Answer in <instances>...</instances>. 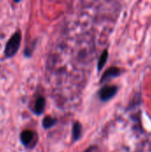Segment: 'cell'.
<instances>
[{"instance_id": "obj_1", "label": "cell", "mask_w": 151, "mask_h": 152, "mask_svg": "<svg viewBox=\"0 0 151 152\" xmlns=\"http://www.w3.org/2000/svg\"><path fill=\"white\" fill-rule=\"evenodd\" d=\"M21 37L19 32H16L12 35V37L8 40L4 48V54L6 57L11 58L17 52L20 45Z\"/></svg>"}, {"instance_id": "obj_2", "label": "cell", "mask_w": 151, "mask_h": 152, "mask_svg": "<svg viewBox=\"0 0 151 152\" xmlns=\"http://www.w3.org/2000/svg\"><path fill=\"white\" fill-rule=\"evenodd\" d=\"M117 87L116 86H107L101 88L99 95L101 101L106 102L110 100L117 94Z\"/></svg>"}, {"instance_id": "obj_3", "label": "cell", "mask_w": 151, "mask_h": 152, "mask_svg": "<svg viewBox=\"0 0 151 152\" xmlns=\"http://www.w3.org/2000/svg\"><path fill=\"white\" fill-rule=\"evenodd\" d=\"M120 73H121V70L118 68H117V67H111V68L108 69L105 71V73L101 77V82H104V81H106L108 79H110V78L118 77L120 75Z\"/></svg>"}, {"instance_id": "obj_4", "label": "cell", "mask_w": 151, "mask_h": 152, "mask_svg": "<svg viewBox=\"0 0 151 152\" xmlns=\"http://www.w3.org/2000/svg\"><path fill=\"white\" fill-rule=\"evenodd\" d=\"M33 137H34V133L29 130H25L20 134V141L25 146L29 145V143L33 140Z\"/></svg>"}, {"instance_id": "obj_5", "label": "cell", "mask_w": 151, "mask_h": 152, "mask_svg": "<svg viewBox=\"0 0 151 152\" xmlns=\"http://www.w3.org/2000/svg\"><path fill=\"white\" fill-rule=\"evenodd\" d=\"M44 105H45V100L43 97H39L35 103V108H34V111L36 114L40 115L42 114V112L44 111Z\"/></svg>"}, {"instance_id": "obj_6", "label": "cell", "mask_w": 151, "mask_h": 152, "mask_svg": "<svg viewBox=\"0 0 151 152\" xmlns=\"http://www.w3.org/2000/svg\"><path fill=\"white\" fill-rule=\"evenodd\" d=\"M108 56H109V53H108L107 50H105L101 53V57L99 59V61H98V70H101L104 67V65H105V63H106V61L108 60Z\"/></svg>"}, {"instance_id": "obj_7", "label": "cell", "mask_w": 151, "mask_h": 152, "mask_svg": "<svg viewBox=\"0 0 151 152\" xmlns=\"http://www.w3.org/2000/svg\"><path fill=\"white\" fill-rule=\"evenodd\" d=\"M81 125L78 123V122H76L74 125H73V137H74V140L77 141L80 138L81 136Z\"/></svg>"}, {"instance_id": "obj_8", "label": "cell", "mask_w": 151, "mask_h": 152, "mask_svg": "<svg viewBox=\"0 0 151 152\" xmlns=\"http://www.w3.org/2000/svg\"><path fill=\"white\" fill-rule=\"evenodd\" d=\"M56 122H57L56 118H53L51 117H46L43 120V126L47 129V128H50V127L53 126L56 124Z\"/></svg>"}]
</instances>
